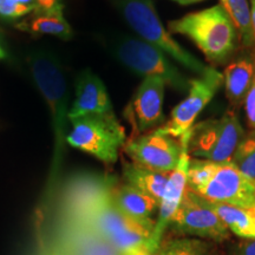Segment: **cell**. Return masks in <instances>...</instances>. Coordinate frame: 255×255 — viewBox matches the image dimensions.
Returning a JSON list of instances; mask_svg holds the SVG:
<instances>
[{
    "mask_svg": "<svg viewBox=\"0 0 255 255\" xmlns=\"http://www.w3.org/2000/svg\"><path fill=\"white\" fill-rule=\"evenodd\" d=\"M180 142L182 144V154H181L180 162H178L177 167L169 174L167 187H165L163 197L159 202L157 220L155 221L151 238L152 253L157 252L165 229L168 228L169 222L180 206L181 201L183 199L184 191L187 189L188 168H189L191 158L189 152H188V132L181 137Z\"/></svg>",
    "mask_w": 255,
    "mask_h": 255,
    "instance_id": "obj_13",
    "label": "cell"
},
{
    "mask_svg": "<svg viewBox=\"0 0 255 255\" xmlns=\"http://www.w3.org/2000/svg\"><path fill=\"white\" fill-rule=\"evenodd\" d=\"M91 114L115 115L104 83L97 75L85 70L77 78L76 100L69 111V120Z\"/></svg>",
    "mask_w": 255,
    "mask_h": 255,
    "instance_id": "obj_14",
    "label": "cell"
},
{
    "mask_svg": "<svg viewBox=\"0 0 255 255\" xmlns=\"http://www.w3.org/2000/svg\"><path fill=\"white\" fill-rule=\"evenodd\" d=\"M168 228L177 234L201 240L223 242L231 238L227 226L213 212L207 201L188 188Z\"/></svg>",
    "mask_w": 255,
    "mask_h": 255,
    "instance_id": "obj_9",
    "label": "cell"
},
{
    "mask_svg": "<svg viewBox=\"0 0 255 255\" xmlns=\"http://www.w3.org/2000/svg\"><path fill=\"white\" fill-rule=\"evenodd\" d=\"M170 173H159L139 167L135 163H124L123 168V177L126 183L142 190L158 202H161L163 197Z\"/></svg>",
    "mask_w": 255,
    "mask_h": 255,
    "instance_id": "obj_18",
    "label": "cell"
},
{
    "mask_svg": "<svg viewBox=\"0 0 255 255\" xmlns=\"http://www.w3.org/2000/svg\"><path fill=\"white\" fill-rule=\"evenodd\" d=\"M254 70L255 63L248 58H242L229 64L223 71L226 96L234 109H239L242 104H245L253 81Z\"/></svg>",
    "mask_w": 255,
    "mask_h": 255,
    "instance_id": "obj_16",
    "label": "cell"
},
{
    "mask_svg": "<svg viewBox=\"0 0 255 255\" xmlns=\"http://www.w3.org/2000/svg\"><path fill=\"white\" fill-rule=\"evenodd\" d=\"M19 27L28 30L33 33L51 34L60 39H70L72 37V30L68 21L63 17V6L58 5L50 12L38 13L28 21L21 23Z\"/></svg>",
    "mask_w": 255,
    "mask_h": 255,
    "instance_id": "obj_19",
    "label": "cell"
},
{
    "mask_svg": "<svg viewBox=\"0 0 255 255\" xmlns=\"http://www.w3.org/2000/svg\"><path fill=\"white\" fill-rule=\"evenodd\" d=\"M245 136L237 114L229 110L222 117L194 124L188 131V152L194 158L228 162Z\"/></svg>",
    "mask_w": 255,
    "mask_h": 255,
    "instance_id": "obj_8",
    "label": "cell"
},
{
    "mask_svg": "<svg viewBox=\"0 0 255 255\" xmlns=\"http://www.w3.org/2000/svg\"><path fill=\"white\" fill-rule=\"evenodd\" d=\"M36 1H37L36 11L38 12V13L50 12L59 5L57 0H36Z\"/></svg>",
    "mask_w": 255,
    "mask_h": 255,
    "instance_id": "obj_26",
    "label": "cell"
},
{
    "mask_svg": "<svg viewBox=\"0 0 255 255\" xmlns=\"http://www.w3.org/2000/svg\"><path fill=\"white\" fill-rule=\"evenodd\" d=\"M113 196L116 206L130 219L148 226H154L152 216L158 210L159 202L142 190L128 183L114 186Z\"/></svg>",
    "mask_w": 255,
    "mask_h": 255,
    "instance_id": "obj_15",
    "label": "cell"
},
{
    "mask_svg": "<svg viewBox=\"0 0 255 255\" xmlns=\"http://www.w3.org/2000/svg\"><path fill=\"white\" fill-rule=\"evenodd\" d=\"M156 255H216V252L206 240L181 237L159 245Z\"/></svg>",
    "mask_w": 255,
    "mask_h": 255,
    "instance_id": "obj_21",
    "label": "cell"
},
{
    "mask_svg": "<svg viewBox=\"0 0 255 255\" xmlns=\"http://www.w3.org/2000/svg\"><path fill=\"white\" fill-rule=\"evenodd\" d=\"M169 31L186 36L214 64L229 59L238 46V33L221 5L191 12L169 21Z\"/></svg>",
    "mask_w": 255,
    "mask_h": 255,
    "instance_id": "obj_4",
    "label": "cell"
},
{
    "mask_svg": "<svg viewBox=\"0 0 255 255\" xmlns=\"http://www.w3.org/2000/svg\"><path fill=\"white\" fill-rule=\"evenodd\" d=\"M32 255H51L50 253H47L46 251H44L43 248H40V247H37V250L33 252V253H32Z\"/></svg>",
    "mask_w": 255,
    "mask_h": 255,
    "instance_id": "obj_30",
    "label": "cell"
},
{
    "mask_svg": "<svg viewBox=\"0 0 255 255\" xmlns=\"http://www.w3.org/2000/svg\"><path fill=\"white\" fill-rule=\"evenodd\" d=\"M31 75L38 89L45 98L52 117V127L55 131V156H53L52 173L49 183L47 197L57 191L58 171L62 162L65 144L66 119H69L68 102L69 90L65 73L58 57L47 50H34L28 57Z\"/></svg>",
    "mask_w": 255,
    "mask_h": 255,
    "instance_id": "obj_2",
    "label": "cell"
},
{
    "mask_svg": "<svg viewBox=\"0 0 255 255\" xmlns=\"http://www.w3.org/2000/svg\"><path fill=\"white\" fill-rule=\"evenodd\" d=\"M250 4H251V15H252V28H253V36H254V43H255V0H250Z\"/></svg>",
    "mask_w": 255,
    "mask_h": 255,
    "instance_id": "obj_28",
    "label": "cell"
},
{
    "mask_svg": "<svg viewBox=\"0 0 255 255\" xmlns=\"http://www.w3.org/2000/svg\"><path fill=\"white\" fill-rule=\"evenodd\" d=\"M116 178L81 174L70 177L56 194L55 221L82 229L110 245L117 253L136 247L151 251L154 226L130 219L113 196Z\"/></svg>",
    "mask_w": 255,
    "mask_h": 255,
    "instance_id": "obj_1",
    "label": "cell"
},
{
    "mask_svg": "<svg viewBox=\"0 0 255 255\" xmlns=\"http://www.w3.org/2000/svg\"><path fill=\"white\" fill-rule=\"evenodd\" d=\"M36 11L32 6L18 4L13 0H0V15L7 19H15Z\"/></svg>",
    "mask_w": 255,
    "mask_h": 255,
    "instance_id": "obj_23",
    "label": "cell"
},
{
    "mask_svg": "<svg viewBox=\"0 0 255 255\" xmlns=\"http://www.w3.org/2000/svg\"><path fill=\"white\" fill-rule=\"evenodd\" d=\"M113 52L126 68L143 77H159L176 91L188 92L190 81L169 57L141 38L121 36L114 40Z\"/></svg>",
    "mask_w": 255,
    "mask_h": 255,
    "instance_id": "obj_6",
    "label": "cell"
},
{
    "mask_svg": "<svg viewBox=\"0 0 255 255\" xmlns=\"http://www.w3.org/2000/svg\"><path fill=\"white\" fill-rule=\"evenodd\" d=\"M223 9L237 30L241 45L246 49L255 46L253 28H252L251 4L248 0H220Z\"/></svg>",
    "mask_w": 255,
    "mask_h": 255,
    "instance_id": "obj_20",
    "label": "cell"
},
{
    "mask_svg": "<svg viewBox=\"0 0 255 255\" xmlns=\"http://www.w3.org/2000/svg\"><path fill=\"white\" fill-rule=\"evenodd\" d=\"M6 57V53H5V51H4V49H2L1 46H0V59H4Z\"/></svg>",
    "mask_w": 255,
    "mask_h": 255,
    "instance_id": "obj_31",
    "label": "cell"
},
{
    "mask_svg": "<svg viewBox=\"0 0 255 255\" xmlns=\"http://www.w3.org/2000/svg\"><path fill=\"white\" fill-rule=\"evenodd\" d=\"M173 1H176L180 5H191V4H195V2L205 1V0H173Z\"/></svg>",
    "mask_w": 255,
    "mask_h": 255,
    "instance_id": "obj_29",
    "label": "cell"
},
{
    "mask_svg": "<svg viewBox=\"0 0 255 255\" xmlns=\"http://www.w3.org/2000/svg\"><path fill=\"white\" fill-rule=\"evenodd\" d=\"M124 151L132 163L159 173H170L177 167L182 154L180 139L152 131L131 136L126 142Z\"/></svg>",
    "mask_w": 255,
    "mask_h": 255,
    "instance_id": "obj_11",
    "label": "cell"
},
{
    "mask_svg": "<svg viewBox=\"0 0 255 255\" xmlns=\"http://www.w3.org/2000/svg\"><path fill=\"white\" fill-rule=\"evenodd\" d=\"M187 188L209 202L255 207V182L231 161L190 158Z\"/></svg>",
    "mask_w": 255,
    "mask_h": 255,
    "instance_id": "obj_3",
    "label": "cell"
},
{
    "mask_svg": "<svg viewBox=\"0 0 255 255\" xmlns=\"http://www.w3.org/2000/svg\"><path fill=\"white\" fill-rule=\"evenodd\" d=\"M245 110H246L248 126L252 130H255V70L250 91H248L246 100H245Z\"/></svg>",
    "mask_w": 255,
    "mask_h": 255,
    "instance_id": "obj_24",
    "label": "cell"
},
{
    "mask_svg": "<svg viewBox=\"0 0 255 255\" xmlns=\"http://www.w3.org/2000/svg\"><path fill=\"white\" fill-rule=\"evenodd\" d=\"M120 255H156V253H152V252L145 247H136L122 252V253H120Z\"/></svg>",
    "mask_w": 255,
    "mask_h": 255,
    "instance_id": "obj_27",
    "label": "cell"
},
{
    "mask_svg": "<svg viewBox=\"0 0 255 255\" xmlns=\"http://www.w3.org/2000/svg\"><path fill=\"white\" fill-rule=\"evenodd\" d=\"M233 255H255V240H246L239 245Z\"/></svg>",
    "mask_w": 255,
    "mask_h": 255,
    "instance_id": "obj_25",
    "label": "cell"
},
{
    "mask_svg": "<svg viewBox=\"0 0 255 255\" xmlns=\"http://www.w3.org/2000/svg\"><path fill=\"white\" fill-rule=\"evenodd\" d=\"M114 4L142 40L157 47L199 77H205L212 71L213 68L191 55L165 30L151 0H114Z\"/></svg>",
    "mask_w": 255,
    "mask_h": 255,
    "instance_id": "obj_5",
    "label": "cell"
},
{
    "mask_svg": "<svg viewBox=\"0 0 255 255\" xmlns=\"http://www.w3.org/2000/svg\"><path fill=\"white\" fill-rule=\"evenodd\" d=\"M70 122L72 130L66 136L70 145L95 156L105 164L116 163L121 146L126 144V131L115 115H84Z\"/></svg>",
    "mask_w": 255,
    "mask_h": 255,
    "instance_id": "obj_7",
    "label": "cell"
},
{
    "mask_svg": "<svg viewBox=\"0 0 255 255\" xmlns=\"http://www.w3.org/2000/svg\"><path fill=\"white\" fill-rule=\"evenodd\" d=\"M207 203L229 232L245 240H255V207H238L209 201Z\"/></svg>",
    "mask_w": 255,
    "mask_h": 255,
    "instance_id": "obj_17",
    "label": "cell"
},
{
    "mask_svg": "<svg viewBox=\"0 0 255 255\" xmlns=\"http://www.w3.org/2000/svg\"><path fill=\"white\" fill-rule=\"evenodd\" d=\"M165 82L159 77H145L126 110L133 135H142L164 122L163 101Z\"/></svg>",
    "mask_w": 255,
    "mask_h": 255,
    "instance_id": "obj_12",
    "label": "cell"
},
{
    "mask_svg": "<svg viewBox=\"0 0 255 255\" xmlns=\"http://www.w3.org/2000/svg\"><path fill=\"white\" fill-rule=\"evenodd\" d=\"M231 162L242 174L255 182V130L244 136Z\"/></svg>",
    "mask_w": 255,
    "mask_h": 255,
    "instance_id": "obj_22",
    "label": "cell"
},
{
    "mask_svg": "<svg viewBox=\"0 0 255 255\" xmlns=\"http://www.w3.org/2000/svg\"><path fill=\"white\" fill-rule=\"evenodd\" d=\"M222 84V73L214 68L205 77L191 79L187 97L174 108L170 119L156 131L180 139L194 127L199 115L214 98Z\"/></svg>",
    "mask_w": 255,
    "mask_h": 255,
    "instance_id": "obj_10",
    "label": "cell"
}]
</instances>
